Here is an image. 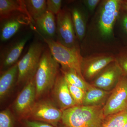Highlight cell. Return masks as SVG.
Segmentation results:
<instances>
[{
    "label": "cell",
    "instance_id": "20",
    "mask_svg": "<svg viewBox=\"0 0 127 127\" xmlns=\"http://www.w3.org/2000/svg\"><path fill=\"white\" fill-rule=\"evenodd\" d=\"M23 1L30 17L34 21L47 11L45 0H25Z\"/></svg>",
    "mask_w": 127,
    "mask_h": 127
},
{
    "label": "cell",
    "instance_id": "27",
    "mask_svg": "<svg viewBox=\"0 0 127 127\" xmlns=\"http://www.w3.org/2000/svg\"><path fill=\"white\" fill-rule=\"evenodd\" d=\"M62 1L61 0H47V10L54 15H57L62 10Z\"/></svg>",
    "mask_w": 127,
    "mask_h": 127
},
{
    "label": "cell",
    "instance_id": "29",
    "mask_svg": "<svg viewBox=\"0 0 127 127\" xmlns=\"http://www.w3.org/2000/svg\"><path fill=\"white\" fill-rule=\"evenodd\" d=\"M23 123L25 127H58L47 123L28 119H24Z\"/></svg>",
    "mask_w": 127,
    "mask_h": 127
},
{
    "label": "cell",
    "instance_id": "4",
    "mask_svg": "<svg viewBox=\"0 0 127 127\" xmlns=\"http://www.w3.org/2000/svg\"><path fill=\"white\" fill-rule=\"evenodd\" d=\"M43 38L53 58L61 65V68L74 70L84 78L81 70L83 57L80 48L66 47L53 39Z\"/></svg>",
    "mask_w": 127,
    "mask_h": 127
},
{
    "label": "cell",
    "instance_id": "6",
    "mask_svg": "<svg viewBox=\"0 0 127 127\" xmlns=\"http://www.w3.org/2000/svg\"><path fill=\"white\" fill-rule=\"evenodd\" d=\"M115 61V54L111 52H95L83 57L81 70L86 81H93L106 67Z\"/></svg>",
    "mask_w": 127,
    "mask_h": 127
},
{
    "label": "cell",
    "instance_id": "31",
    "mask_svg": "<svg viewBox=\"0 0 127 127\" xmlns=\"http://www.w3.org/2000/svg\"><path fill=\"white\" fill-rule=\"evenodd\" d=\"M123 127H127V123L125 124V125H124V126Z\"/></svg>",
    "mask_w": 127,
    "mask_h": 127
},
{
    "label": "cell",
    "instance_id": "30",
    "mask_svg": "<svg viewBox=\"0 0 127 127\" xmlns=\"http://www.w3.org/2000/svg\"><path fill=\"white\" fill-rule=\"evenodd\" d=\"M121 10L127 12V0H122Z\"/></svg>",
    "mask_w": 127,
    "mask_h": 127
},
{
    "label": "cell",
    "instance_id": "5",
    "mask_svg": "<svg viewBox=\"0 0 127 127\" xmlns=\"http://www.w3.org/2000/svg\"><path fill=\"white\" fill-rule=\"evenodd\" d=\"M44 50L40 42H34L31 44L27 52L17 63L18 77L17 84L25 85L34 78Z\"/></svg>",
    "mask_w": 127,
    "mask_h": 127
},
{
    "label": "cell",
    "instance_id": "22",
    "mask_svg": "<svg viewBox=\"0 0 127 127\" xmlns=\"http://www.w3.org/2000/svg\"><path fill=\"white\" fill-rule=\"evenodd\" d=\"M115 29L118 38L123 46L127 48V12L121 10Z\"/></svg>",
    "mask_w": 127,
    "mask_h": 127
},
{
    "label": "cell",
    "instance_id": "28",
    "mask_svg": "<svg viewBox=\"0 0 127 127\" xmlns=\"http://www.w3.org/2000/svg\"><path fill=\"white\" fill-rule=\"evenodd\" d=\"M101 0H83L81 1L89 14H92L95 12Z\"/></svg>",
    "mask_w": 127,
    "mask_h": 127
},
{
    "label": "cell",
    "instance_id": "3",
    "mask_svg": "<svg viewBox=\"0 0 127 127\" xmlns=\"http://www.w3.org/2000/svg\"><path fill=\"white\" fill-rule=\"evenodd\" d=\"M59 66L49 48L44 50L34 78L36 98L52 89L59 74Z\"/></svg>",
    "mask_w": 127,
    "mask_h": 127
},
{
    "label": "cell",
    "instance_id": "24",
    "mask_svg": "<svg viewBox=\"0 0 127 127\" xmlns=\"http://www.w3.org/2000/svg\"><path fill=\"white\" fill-rule=\"evenodd\" d=\"M115 61L123 71L124 75H127V48L122 46L115 54Z\"/></svg>",
    "mask_w": 127,
    "mask_h": 127
},
{
    "label": "cell",
    "instance_id": "10",
    "mask_svg": "<svg viewBox=\"0 0 127 127\" xmlns=\"http://www.w3.org/2000/svg\"><path fill=\"white\" fill-rule=\"evenodd\" d=\"M123 75L118 63L114 61L109 64L92 81V86L111 92Z\"/></svg>",
    "mask_w": 127,
    "mask_h": 127
},
{
    "label": "cell",
    "instance_id": "21",
    "mask_svg": "<svg viewBox=\"0 0 127 127\" xmlns=\"http://www.w3.org/2000/svg\"><path fill=\"white\" fill-rule=\"evenodd\" d=\"M62 74L68 84L82 89L86 92L91 84L81 77L76 71L70 68H61Z\"/></svg>",
    "mask_w": 127,
    "mask_h": 127
},
{
    "label": "cell",
    "instance_id": "15",
    "mask_svg": "<svg viewBox=\"0 0 127 127\" xmlns=\"http://www.w3.org/2000/svg\"><path fill=\"white\" fill-rule=\"evenodd\" d=\"M70 10L76 36L78 41L82 42L86 34L89 14L82 2L74 5Z\"/></svg>",
    "mask_w": 127,
    "mask_h": 127
},
{
    "label": "cell",
    "instance_id": "23",
    "mask_svg": "<svg viewBox=\"0 0 127 127\" xmlns=\"http://www.w3.org/2000/svg\"><path fill=\"white\" fill-rule=\"evenodd\" d=\"M127 123V108L106 117L102 127H123Z\"/></svg>",
    "mask_w": 127,
    "mask_h": 127
},
{
    "label": "cell",
    "instance_id": "13",
    "mask_svg": "<svg viewBox=\"0 0 127 127\" xmlns=\"http://www.w3.org/2000/svg\"><path fill=\"white\" fill-rule=\"evenodd\" d=\"M52 89L53 99L62 111L77 106L71 96L68 83L62 74L58 75Z\"/></svg>",
    "mask_w": 127,
    "mask_h": 127
},
{
    "label": "cell",
    "instance_id": "1",
    "mask_svg": "<svg viewBox=\"0 0 127 127\" xmlns=\"http://www.w3.org/2000/svg\"><path fill=\"white\" fill-rule=\"evenodd\" d=\"M122 0H101L97 8L88 32L98 46L107 50L115 42V27L121 11Z\"/></svg>",
    "mask_w": 127,
    "mask_h": 127
},
{
    "label": "cell",
    "instance_id": "2",
    "mask_svg": "<svg viewBox=\"0 0 127 127\" xmlns=\"http://www.w3.org/2000/svg\"><path fill=\"white\" fill-rule=\"evenodd\" d=\"M103 106H76L63 111L64 127H102L106 117Z\"/></svg>",
    "mask_w": 127,
    "mask_h": 127
},
{
    "label": "cell",
    "instance_id": "8",
    "mask_svg": "<svg viewBox=\"0 0 127 127\" xmlns=\"http://www.w3.org/2000/svg\"><path fill=\"white\" fill-rule=\"evenodd\" d=\"M63 111L51 101L42 100L36 102L25 119L47 123L58 127L61 122Z\"/></svg>",
    "mask_w": 127,
    "mask_h": 127
},
{
    "label": "cell",
    "instance_id": "9",
    "mask_svg": "<svg viewBox=\"0 0 127 127\" xmlns=\"http://www.w3.org/2000/svg\"><path fill=\"white\" fill-rule=\"evenodd\" d=\"M127 108V75H123L103 107L105 117L120 112Z\"/></svg>",
    "mask_w": 127,
    "mask_h": 127
},
{
    "label": "cell",
    "instance_id": "19",
    "mask_svg": "<svg viewBox=\"0 0 127 127\" xmlns=\"http://www.w3.org/2000/svg\"><path fill=\"white\" fill-rule=\"evenodd\" d=\"M17 12L26 14L31 18L26 9L23 0H0V20Z\"/></svg>",
    "mask_w": 127,
    "mask_h": 127
},
{
    "label": "cell",
    "instance_id": "11",
    "mask_svg": "<svg viewBox=\"0 0 127 127\" xmlns=\"http://www.w3.org/2000/svg\"><path fill=\"white\" fill-rule=\"evenodd\" d=\"M36 90L34 78L25 85L16 99L14 109L17 116L25 119L35 104Z\"/></svg>",
    "mask_w": 127,
    "mask_h": 127
},
{
    "label": "cell",
    "instance_id": "7",
    "mask_svg": "<svg viewBox=\"0 0 127 127\" xmlns=\"http://www.w3.org/2000/svg\"><path fill=\"white\" fill-rule=\"evenodd\" d=\"M57 41L66 47L80 48L70 10L62 9L57 15Z\"/></svg>",
    "mask_w": 127,
    "mask_h": 127
},
{
    "label": "cell",
    "instance_id": "16",
    "mask_svg": "<svg viewBox=\"0 0 127 127\" xmlns=\"http://www.w3.org/2000/svg\"><path fill=\"white\" fill-rule=\"evenodd\" d=\"M0 77V100L2 101L10 93L13 87L17 83L18 68L17 63L2 71Z\"/></svg>",
    "mask_w": 127,
    "mask_h": 127
},
{
    "label": "cell",
    "instance_id": "14",
    "mask_svg": "<svg viewBox=\"0 0 127 127\" xmlns=\"http://www.w3.org/2000/svg\"><path fill=\"white\" fill-rule=\"evenodd\" d=\"M30 38V35H27L11 44L1 52L0 67L2 71L17 63Z\"/></svg>",
    "mask_w": 127,
    "mask_h": 127
},
{
    "label": "cell",
    "instance_id": "12",
    "mask_svg": "<svg viewBox=\"0 0 127 127\" xmlns=\"http://www.w3.org/2000/svg\"><path fill=\"white\" fill-rule=\"evenodd\" d=\"M31 20L27 15L17 12L0 20L1 41L4 42L10 39L22 28L30 24Z\"/></svg>",
    "mask_w": 127,
    "mask_h": 127
},
{
    "label": "cell",
    "instance_id": "26",
    "mask_svg": "<svg viewBox=\"0 0 127 127\" xmlns=\"http://www.w3.org/2000/svg\"><path fill=\"white\" fill-rule=\"evenodd\" d=\"M68 84L71 96L77 106L82 105L85 92L79 88L73 86L68 83Z\"/></svg>",
    "mask_w": 127,
    "mask_h": 127
},
{
    "label": "cell",
    "instance_id": "18",
    "mask_svg": "<svg viewBox=\"0 0 127 127\" xmlns=\"http://www.w3.org/2000/svg\"><path fill=\"white\" fill-rule=\"evenodd\" d=\"M111 92L104 91L91 84V86L85 92L82 105L104 106Z\"/></svg>",
    "mask_w": 127,
    "mask_h": 127
},
{
    "label": "cell",
    "instance_id": "17",
    "mask_svg": "<svg viewBox=\"0 0 127 127\" xmlns=\"http://www.w3.org/2000/svg\"><path fill=\"white\" fill-rule=\"evenodd\" d=\"M35 22L38 31L44 36L42 37L54 40L57 35V24L54 14L47 11Z\"/></svg>",
    "mask_w": 127,
    "mask_h": 127
},
{
    "label": "cell",
    "instance_id": "25",
    "mask_svg": "<svg viewBox=\"0 0 127 127\" xmlns=\"http://www.w3.org/2000/svg\"><path fill=\"white\" fill-rule=\"evenodd\" d=\"M15 120L14 116L9 109L0 112V127H14Z\"/></svg>",
    "mask_w": 127,
    "mask_h": 127
}]
</instances>
